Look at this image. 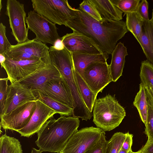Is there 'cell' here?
<instances>
[{"mask_svg": "<svg viewBox=\"0 0 153 153\" xmlns=\"http://www.w3.org/2000/svg\"><path fill=\"white\" fill-rule=\"evenodd\" d=\"M125 137V134L121 132L115 133L108 141L105 153H118Z\"/></svg>", "mask_w": 153, "mask_h": 153, "instance_id": "obj_28", "label": "cell"}, {"mask_svg": "<svg viewBox=\"0 0 153 153\" xmlns=\"http://www.w3.org/2000/svg\"><path fill=\"white\" fill-rule=\"evenodd\" d=\"M38 99L61 116L70 117L73 114V108L38 91Z\"/></svg>", "mask_w": 153, "mask_h": 153, "instance_id": "obj_23", "label": "cell"}, {"mask_svg": "<svg viewBox=\"0 0 153 153\" xmlns=\"http://www.w3.org/2000/svg\"><path fill=\"white\" fill-rule=\"evenodd\" d=\"M53 46L56 49L58 50H62L65 48L64 45L61 40V38L57 40Z\"/></svg>", "mask_w": 153, "mask_h": 153, "instance_id": "obj_39", "label": "cell"}, {"mask_svg": "<svg viewBox=\"0 0 153 153\" xmlns=\"http://www.w3.org/2000/svg\"><path fill=\"white\" fill-rule=\"evenodd\" d=\"M125 134V138L122 144L121 149L125 151L129 152L131 149L133 135L132 134H129L128 132Z\"/></svg>", "mask_w": 153, "mask_h": 153, "instance_id": "obj_36", "label": "cell"}, {"mask_svg": "<svg viewBox=\"0 0 153 153\" xmlns=\"http://www.w3.org/2000/svg\"><path fill=\"white\" fill-rule=\"evenodd\" d=\"M133 103L138 110L141 120L146 126L148 115V104L145 88L141 83L139 85V90L135 96Z\"/></svg>", "mask_w": 153, "mask_h": 153, "instance_id": "obj_25", "label": "cell"}, {"mask_svg": "<svg viewBox=\"0 0 153 153\" xmlns=\"http://www.w3.org/2000/svg\"><path fill=\"white\" fill-rule=\"evenodd\" d=\"M82 77L91 90L97 95L112 82L107 62L92 63L83 70Z\"/></svg>", "mask_w": 153, "mask_h": 153, "instance_id": "obj_11", "label": "cell"}, {"mask_svg": "<svg viewBox=\"0 0 153 153\" xmlns=\"http://www.w3.org/2000/svg\"><path fill=\"white\" fill-rule=\"evenodd\" d=\"M79 118L61 116L57 119L52 117L48 120L37 133L35 142L42 152L59 153L70 138L78 131Z\"/></svg>", "mask_w": 153, "mask_h": 153, "instance_id": "obj_2", "label": "cell"}, {"mask_svg": "<svg viewBox=\"0 0 153 153\" xmlns=\"http://www.w3.org/2000/svg\"><path fill=\"white\" fill-rule=\"evenodd\" d=\"M111 54L109 69L112 81L115 82L122 75L125 57L128 55L127 48L123 43L119 42L116 45Z\"/></svg>", "mask_w": 153, "mask_h": 153, "instance_id": "obj_18", "label": "cell"}, {"mask_svg": "<svg viewBox=\"0 0 153 153\" xmlns=\"http://www.w3.org/2000/svg\"><path fill=\"white\" fill-rule=\"evenodd\" d=\"M36 108L28 124L18 131L21 136L29 137L37 133L49 120L56 113L38 99L35 101Z\"/></svg>", "mask_w": 153, "mask_h": 153, "instance_id": "obj_14", "label": "cell"}, {"mask_svg": "<svg viewBox=\"0 0 153 153\" xmlns=\"http://www.w3.org/2000/svg\"><path fill=\"white\" fill-rule=\"evenodd\" d=\"M147 103L153 107V87L145 88Z\"/></svg>", "mask_w": 153, "mask_h": 153, "instance_id": "obj_37", "label": "cell"}, {"mask_svg": "<svg viewBox=\"0 0 153 153\" xmlns=\"http://www.w3.org/2000/svg\"><path fill=\"white\" fill-rule=\"evenodd\" d=\"M74 73L82 100L88 110L92 113L97 95L91 90L74 68Z\"/></svg>", "mask_w": 153, "mask_h": 153, "instance_id": "obj_22", "label": "cell"}, {"mask_svg": "<svg viewBox=\"0 0 153 153\" xmlns=\"http://www.w3.org/2000/svg\"><path fill=\"white\" fill-rule=\"evenodd\" d=\"M131 150H131L129 152H127L123 150L121 148L118 153H129Z\"/></svg>", "mask_w": 153, "mask_h": 153, "instance_id": "obj_41", "label": "cell"}, {"mask_svg": "<svg viewBox=\"0 0 153 153\" xmlns=\"http://www.w3.org/2000/svg\"><path fill=\"white\" fill-rule=\"evenodd\" d=\"M5 14L9 18L11 33L17 43L28 40L29 29L25 24L26 16L24 4L16 0H7Z\"/></svg>", "mask_w": 153, "mask_h": 153, "instance_id": "obj_9", "label": "cell"}, {"mask_svg": "<svg viewBox=\"0 0 153 153\" xmlns=\"http://www.w3.org/2000/svg\"><path fill=\"white\" fill-rule=\"evenodd\" d=\"M92 114L94 123L97 128L104 131H110L118 127L126 115L124 108L115 95L109 94L96 100Z\"/></svg>", "mask_w": 153, "mask_h": 153, "instance_id": "obj_3", "label": "cell"}, {"mask_svg": "<svg viewBox=\"0 0 153 153\" xmlns=\"http://www.w3.org/2000/svg\"><path fill=\"white\" fill-rule=\"evenodd\" d=\"M144 21L149 19L148 15V3L146 0H142L140 3L136 10Z\"/></svg>", "mask_w": 153, "mask_h": 153, "instance_id": "obj_35", "label": "cell"}, {"mask_svg": "<svg viewBox=\"0 0 153 153\" xmlns=\"http://www.w3.org/2000/svg\"><path fill=\"white\" fill-rule=\"evenodd\" d=\"M62 77L58 70L50 60L47 63L45 67L21 80L19 82L28 88L38 91L41 86L48 81Z\"/></svg>", "mask_w": 153, "mask_h": 153, "instance_id": "obj_17", "label": "cell"}, {"mask_svg": "<svg viewBox=\"0 0 153 153\" xmlns=\"http://www.w3.org/2000/svg\"><path fill=\"white\" fill-rule=\"evenodd\" d=\"M38 91L45 96L73 108H74V101L71 91L62 77L48 81L41 86Z\"/></svg>", "mask_w": 153, "mask_h": 153, "instance_id": "obj_15", "label": "cell"}, {"mask_svg": "<svg viewBox=\"0 0 153 153\" xmlns=\"http://www.w3.org/2000/svg\"><path fill=\"white\" fill-rule=\"evenodd\" d=\"M65 26L86 37L103 53L108 54L128 31L123 21H98L79 8L75 9L74 16Z\"/></svg>", "mask_w": 153, "mask_h": 153, "instance_id": "obj_1", "label": "cell"}, {"mask_svg": "<svg viewBox=\"0 0 153 153\" xmlns=\"http://www.w3.org/2000/svg\"><path fill=\"white\" fill-rule=\"evenodd\" d=\"M96 9L102 19L119 21L123 19V12L113 3L112 0H88Z\"/></svg>", "mask_w": 153, "mask_h": 153, "instance_id": "obj_19", "label": "cell"}, {"mask_svg": "<svg viewBox=\"0 0 153 153\" xmlns=\"http://www.w3.org/2000/svg\"><path fill=\"white\" fill-rule=\"evenodd\" d=\"M140 76L145 88L153 87V64L147 60L142 62Z\"/></svg>", "mask_w": 153, "mask_h": 153, "instance_id": "obj_27", "label": "cell"}, {"mask_svg": "<svg viewBox=\"0 0 153 153\" xmlns=\"http://www.w3.org/2000/svg\"><path fill=\"white\" fill-rule=\"evenodd\" d=\"M9 80L7 77L1 78L0 79V115L4 113V110L5 101L6 100L7 89L8 81Z\"/></svg>", "mask_w": 153, "mask_h": 153, "instance_id": "obj_33", "label": "cell"}, {"mask_svg": "<svg viewBox=\"0 0 153 153\" xmlns=\"http://www.w3.org/2000/svg\"><path fill=\"white\" fill-rule=\"evenodd\" d=\"M0 153H22L20 141L6 134H2L0 138Z\"/></svg>", "mask_w": 153, "mask_h": 153, "instance_id": "obj_26", "label": "cell"}, {"mask_svg": "<svg viewBox=\"0 0 153 153\" xmlns=\"http://www.w3.org/2000/svg\"><path fill=\"white\" fill-rule=\"evenodd\" d=\"M151 20V21H152L153 23V9H152V17Z\"/></svg>", "mask_w": 153, "mask_h": 153, "instance_id": "obj_42", "label": "cell"}, {"mask_svg": "<svg viewBox=\"0 0 153 153\" xmlns=\"http://www.w3.org/2000/svg\"><path fill=\"white\" fill-rule=\"evenodd\" d=\"M138 42L147 60L153 64V23L151 19L144 21L142 33Z\"/></svg>", "mask_w": 153, "mask_h": 153, "instance_id": "obj_21", "label": "cell"}, {"mask_svg": "<svg viewBox=\"0 0 153 153\" xmlns=\"http://www.w3.org/2000/svg\"><path fill=\"white\" fill-rule=\"evenodd\" d=\"M54 66L67 83L71 91L74 101L72 115L87 121L93 116L88 110L81 96L74 73V66L72 58L64 56L57 59Z\"/></svg>", "mask_w": 153, "mask_h": 153, "instance_id": "obj_4", "label": "cell"}, {"mask_svg": "<svg viewBox=\"0 0 153 153\" xmlns=\"http://www.w3.org/2000/svg\"><path fill=\"white\" fill-rule=\"evenodd\" d=\"M35 101L28 102L10 112L0 115V126L5 130L17 131L29 122L36 108Z\"/></svg>", "mask_w": 153, "mask_h": 153, "instance_id": "obj_12", "label": "cell"}, {"mask_svg": "<svg viewBox=\"0 0 153 153\" xmlns=\"http://www.w3.org/2000/svg\"><path fill=\"white\" fill-rule=\"evenodd\" d=\"M49 48L35 38L12 45L4 56L15 60H33L41 59L47 63L50 61Z\"/></svg>", "mask_w": 153, "mask_h": 153, "instance_id": "obj_6", "label": "cell"}, {"mask_svg": "<svg viewBox=\"0 0 153 153\" xmlns=\"http://www.w3.org/2000/svg\"><path fill=\"white\" fill-rule=\"evenodd\" d=\"M145 126V132L148 137L145 145H146L153 143V107L148 104L147 122Z\"/></svg>", "mask_w": 153, "mask_h": 153, "instance_id": "obj_30", "label": "cell"}, {"mask_svg": "<svg viewBox=\"0 0 153 153\" xmlns=\"http://www.w3.org/2000/svg\"><path fill=\"white\" fill-rule=\"evenodd\" d=\"M75 70L82 77L84 70L91 64L96 62H106L108 54L103 53L92 54L79 53H71Z\"/></svg>", "mask_w": 153, "mask_h": 153, "instance_id": "obj_20", "label": "cell"}, {"mask_svg": "<svg viewBox=\"0 0 153 153\" xmlns=\"http://www.w3.org/2000/svg\"><path fill=\"white\" fill-rule=\"evenodd\" d=\"M138 152L141 153H153V143L145 145Z\"/></svg>", "mask_w": 153, "mask_h": 153, "instance_id": "obj_38", "label": "cell"}, {"mask_svg": "<svg viewBox=\"0 0 153 153\" xmlns=\"http://www.w3.org/2000/svg\"><path fill=\"white\" fill-rule=\"evenodd\" d=\"M114 5L124 13H127L136 11L140 0H112Z\"/></svg>", "mask_w": 153, "mask_h": 153, "instance_id": "obj_29", "label": "cell"}, {"mask_svg": "<svg viewBox=\"0 0 153 153\" xmlns=\"http://www.w3.org/2000/svg\"><path fill=\"white\" fill-rule=\"evenodd\" d=\"M105 131L95 145L85 153H105L108 141L106 140Z\"/></svg>", "mask_w": 153, "mask_h": 153, "instance_id": "obj_34", "label": "cell"}, {"mask_svg": "<svg viewBox=\"0 0 153 153\" xmlns=\"http://www.w3.org/2000/svg\"><path fill=\"white\" fill-rule=\"evenodd\" d=\"M104 131L93 126L82 128L73 134L59 153H85L98 142Z\"/></svg>", "mask_w": 153, "mask_h": 153, "instance_id": "obj_8", "label": "cell"}, {"mask_svg": "<svg viewBox=\"0 0 153 153\" xmlns=\"http://www.w3.org/2000/svg\"><path fill=\"white\" fill-rule=\"evenodd\" d=\"M65 47L71 53L92 54L103 53L91 40L83 35L73 32L61 37Z\"/></svg>", "mask_w": 153, "mask_h": 153, "instance_id": "obj_16", "label": "cell"}, {"mask_svg": "<svg viewBox=\"0 0 153 153\" xmlns=\"http://www.w3.org/2000/svg\"><path fill=\"white\" fill-rule=\"evenodd\" d=\"M141 153L139 152L138 151L137 152H133L132 151V150H131L130 153Z\"/></svg>", "mask_w": 153, "mask_h": 153, "instance_id": "obj_43", "label": "cell"}, {"mask_svg": "<svg viewBox=\"0 0 153 153\" xmlns=\"http://www.w3.org/2000/svg\"><path fill=\"white\" fill-rule=\"evenodd\" d=\"M79 9L82 10L93 18L98 21H101L102 19L100 15L88 0H84L79 4Z\"/></svg>", "mask_w": 153, "mask_h": 153, "instance_id": "obj_31", "label": "cell"}, {"mask_svg": "<svg viewBox=\"0 0 153 153\" xmlns=\"http://www.w3.org/2000/svg\"><path fill=\"white\" fill-rule=\"evenodd\" d=\"M33 10L50 21L65 26L74 16L75 9L67 0H32Z\"/></svg>", "mask_w": 153, "mask_h": 153, "instance_id": "obj_5", "label": "cell"}, {"mask_svg": "<svg viewBox=\"0 0 153 153\" xmlns=\"http://www.w3.org/2000/svg\"><path fill=\"white\" fill-rule=\"evenodd\" d=\"M126 15V24L127 28L138 42L142 33L144 20L136 11Z\"/></svg>", "mask_w": 153, "mask_h": 153, "instance_id": "obj_24", "label": "cell"}, {"mask_svg": "<svg viewBox=\"0 0 153 153\" xmlns=\"http://www.w3.org/2000/svg\"><path fill=\"white\" fill-rule=\"evenodd\" d=\"M5 57L1 66L5 70L11 84L19 82L44 68L48 63L41 59L15 60Z\"/></svg>", "mask_w": 153, "mask_h": 153, "instance_id": "obj_10", "label": "cell"}, {"mask_svg": "<svg viewBox=\"0 0 153 153\" xmlns=\"http://www.w3.org/2000/svg\"><path fill=\"white\" fill-rule=\"evenodd\" d=\"M25 23L28 29L35 35V39L43 43L53 45L57 40L61 38L56 24L33 10L28 12Z\"/></svg>", "mask_w": 153, "mask_h": 153, "instance_id": "obj_7", "label": "cell"}, {"mask_svg": "<svg viewBox=\"0 0 153 153\" xmlns=\"http://www.w3.org/2000/svg\"><path fill=\"white\" fill-rule=\"evenodd\" d=\"M6 27L2 23L0 24V54L4 55L12 45L6 35Z\"/></svg>", "mask_w": 153, "mask_h": 153, "instance_id": "obj_32", "label": "cell"}, {"mask_svg": "<svg viewBox=\"0 0 153 153\" xmlns=\"http://www.w3.org/2000/svg\"><path fill=\"white\" fill-rule=\"evenodd\" d=\"M38 91L33 90L19 82L8 85L4 114H7L28 102L38 100Z\"/></svg>", "mask_w": 153, "mask_h": 153, "instance_id": "obj_13", "label": "cell"}, {"mask_svg": "<svg viewBox=\"0 0 153 153\" xmlns=\"http://www.w3.org/2000/svg\"><path fill=\"white\" fill-rule=\"evenodd\" d=\"M5 60L6 57L5 56L1 54H0V62L1 65L5 61Z\"/></svg>", "mask_w": 153, "mask_h": 153, "instance_id": "obj_40", "label": "cell"}]
</instances>
